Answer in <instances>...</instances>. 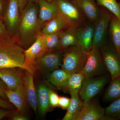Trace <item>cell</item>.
<instances>
[{
	"label": "cell",
	"instance_id": "1",
	"mask_svg": "<svg viewBox=\"0 0 120 120\" xmlns=\"http://www.w3.org/2000/svg\"><path fill=\"white\" fill-rule=\"evenodd\" d=\"M37 4H27L20 13V24L16 38L24 50L36 41L44 23L39 17V7Z\"/></svg>",
	"mask_w": 120,
	"mask_h": 120
},
{
	"label": "cell",
	"instance_id": "2",
	"mask_svg": "<svg viewBox=\"0 0 120 120\" xmlns=\"http://www.w3.org/2000/svg\"><path fill=\"white\" fill-rule=\"evenodd\" d=\"M24 49L16 38L0 39V68H19L24 69Z\"/></svg>",
	"mask_w": 120,
	"mask_h": 120
},
{
	"label": "cell",
	"instance_id": "3",
	"mask_svg": "<svg viewBox=\"0 0 120 120\" xmlns=\"http://www.w3.org/2000/svg\"><path fill=\"white\" fill-rule=\"evenodd\" d=\"M61 68L69 74L82 72L87 60V53L77 45L71 46L63 50Z\"/></svg>",
	"mask_w": 120,
	"mask_h": 120
},
{
	"label": "cell",
	"instance_id": "4",
	"mask_svg": "<svg viewBox=\"0 0 120 120\" xmlns=\"http://www.w3.org/2000/svg\"><path fill=\"white\" fill-rule=\"evenodd\" d=\"M111 79L110 74L92 77H84L79 94L83 104L92 99L103 90Z\"/></svg>",
	"mask_w": 120,
	"mask_h": 120
},
{
	"label": "cell",
	"instance_id": "5",
	"mask_svg": "<svg viewBox=\"0 0 120 120\" xmlns=\"http://www.w3.org/2000/svg\"><path fill=\"white\" fill-rule=\"evenodd\" d=\"M101 13L95 22L92 47L100 49L108 41V30L113 14L107 8L100 6Z\"/></svg>",
	"mask_w": 120,
	"mask_h": 120
},
{
	"label": "cell",
	"instance_id": "6",
	"mask_svg": "<svg viewBox=\"0 0 120 120\" xmlns=\"http://www.w3.org/2000/svg\"><path fill=\"white\" fill-rule=\"evenodd\" d=\"M100 49L92 47L87 53V60L82 73L86 77L103 75L107 73Z\"/></svg>",
	"mask_w": 120,
	"mask_h": 120
},
{
	"label": "cell",
	"instance_id": "7",
	"mask_svg": "<svg viewBox=\"0 0 120 120\" xmlns=\"http://www.w3.org/2000/svg\"><path fill=\"white\" fill-rule=\"evenodd\" d=\"M3 20L11 38L16 37L20 22L19 0H9L6 7Z\"/></svg>",
	"mask_w": 120,
	"mask_h": 120
},
{
	"label": "cell",
	"instance_id": "8",
	"mask_svg": "<svg viewBox=\"0 0 120 120\" xmlns=\"http://www.w3.org/2000/svg\"><path fill=\"white\" fill-rule=\"evenodd\" d=\"M44 38V35H39L34 43L28 49L24 50V69L34 75L37 70L35 62L47 51L45 46Z\"/></svg>",
	"mask_w": 120,
	"mask_h": 120
},
{
	"label": "cell",
	"instance_id": "9",
	"mask_svg": "<svg viewBox=\"0 0 120 120\" xmlns=\"http://www.w3.org/2000/svg\"><path fill=\"white\" fill-rule=\"evenodd\" d=\"M103 62L111 77V80L120 75V58L112 43L109 40L100 48Z\"/></svg>",
	"mask_w": 120,
	"mask_h": 120
},
{
	"label": "cell",
	"instance_id": "10",
	"mask_svg": "<svg viewBox=\"0 0 120 120\" xmlns=\"http://www.w3.org/2000/svg\"><path fill=\"white\" fill-rule=\"evenodd\" d=\"M63 52L57 49L47 50L35 63L36 69L49 74L60 68L62 64Z\"/></svg>",
	"mask_w": 120,
	"mask_h": 120
},
{
	"label": "cell",
	"instance_id": "11",
	"mask_svg": "<svg viewBox=\"0 0 120 120\" xmlns=\"http://www.w3.org/2000/svg\"><path fill=\"white\" fill-rule=\"evenodd\" d=\"M55 0L60 13L67 18L71 25L80 26L88 20L72 0Z\"/></svg>",
	"mask_w": 120,
	"mask_h": 120
},
{
	"label": "cell",
	"instance_id": "12",
	"mask_svg": "<svg viewBox=\"0 0 120 120\" xmlns=\"http://www.w3.org/2000/svg\"><path fill=\"white\" fill-rule=\"evenodd\" d=\"M105 114V109L101 106L98 101L93 98L83 104L73 120H100Z\"/></svg>",
	"mask_w": 120,
	"mask_h": 120
},
{
	"label": "cell",
	"instance_id": "13",
	"mask_svg": "<svg viewBox=\"0 0 120 120\" xmlns=\"http://www.w3.org/2000/svg\"><path fill=\"white\" fill-rule=\"evenodd\" d=\"M94 31V22L87 20L79 27L77 37L79 47L86 53L91 49L92 46Z\"/></svg>",
	"mask_w": 120,
	"mask_h": 120
},
{
	"label": "cell",
	"instance_id": "14",
	"mask_svg": "<svg viewBox=\"0 0 120 120\" xmlns=\"http://www.w3.org/2000/svg\"><path fill=\"white\" fill-rule=\"evenodd\" d=\"M5 94L10 102L16 107L20 113L24 114L27 109V102L23 84H20L13 90L8 88Z\"/></svg>",
	"mask_w": 120,
	"mask_h": 120
},
{
	"label": "cell",
	"instance_id": "15",
	"mask_svg": "<svg viewBox=\"0 0 120 120\" xmlns=\"http://www.w3.org/2000/svg\"><path fill=\"white\" fill-rule=\"evenodd\" d=\"M34 74L26 70L23 77V84L27 104L37 113L38 103L37 90L34 82Z\"/></svg>",
	"mask_w": 120,
	"mask_h": 120
},
{
	"label": "cell",
	"instance_id": "16",
	"mask_svg": "<svg viewBox=\"0 0 120 120\" xmlns=\"http://www.w3.org/2000/svg\"><path fill=\"white\" fill-rule=\"evenodd\" d=\"M50 86L46 83L41 82L39 84L37 90L38 112L40 116H45L52 109L50 106L49 99V92Z\"/></svg>",
	"mask_w": 120,
	"mask_h": 120
},
{
	"label": "cell",
	"instance_id": "17",
	"mask_svg": "<svg viewBox=\"0 0 120 120\" xmlns=\"http://www.w3.org/2000/svg\"><path fill=\"white\" fill-rule=\"evenodd\" d=\"M15 68H0V79L4 82L8 88L13 90L23 83L24 73L18 71Z\"/></svg>",
	"mask_w": 120,
	"mask_h": 120
},
{
	"label": "cell",
	"instance_id": "18",
	"mask_svg": "<svg viewBox=\"0 0 120 120\" xmlns=\"http://www.w3.org/2000/svg\"><path fill=\"white\" fill-rule=\"evenodd\" d=\"M79 8L86 19L94 22L101 13V8L95 0H72Z\"/></svg>",
	"mask_w": 120,
	"mask_h": 120
},
{
	"label": "cell",
	"instance_id": "19",
	"mask_svg": "<svg viewBox=\"0 0 120 120\" xmlns=\"http://www.w3.org/2000/svg\"><path fill=\"white\" fill-rule=\"evenodd\" d=\"M79 27L71 25L60 32L59 45L57 49L63 51L71 46H79L77 37Z\"/></svg>",
	"mask_w": 120,
	"mask_h": 120
},
{
	"label": "cell",
	"instance_id": "20",
	"mask_svg": "<svg viewBox=\"0 0 120 120\" xmlns=\"http://www.w3.org/2000/svg\"><path fill=\"white\" fill-rule=\"evenodd\" d=\"M71 24L62 14L60 13L56 17L48 21L41 30V34L49 35L61 32Z\"/></svg>",
	"mask_w": 120,
	"mask_h": 120
},
{
	"label": "cell",
	"instance_id": "21",
	"mask_svg": "<svg viewBox=\"0 0 120 120\" xmlns=\"http://www.w3.org/2000/svg\"><path fill=\"white\" fill-rule=\"evenodd\" d=\"M38 4L39 17L43 23L49 21L60 13L55 0L51 2L45 0H39Z\"/></svg>",
	"mask_w": 120,
	"mask_h": 120
},
{
	"label": "cell",
	"instance_id": "22",
	"mask_svg": "<svg viewBox=\"0 0 120 120\" xmlns=\"http://www.w3.org/2000/svg\"><path fill=\"white\" fill-rule=\"evenodd\" d=\"M79 91L75 90L69 94L71 95V102L62 120H73L76 115L82 109L83 103L80 97Z\"/></svg>",
	"mask_w": 120,
	"mask_h": 120
},
{
	"label": "cell",
	"instance_id": "23",
	"mask_svg": "<svg viewBox=\"0 0 120 120\" xmlns=\"http://www.w3.org/2000/svg\"><path fill=\"white\" fill-rule=\"evenodd\" d=\"M108 38L119 53L120 52V20L113 14L110 22Z\"/></svg>",
	"mask_w": 120,
	"mask_h": 120
},
{
	"label": "cell",
	"instance_id": "24",
	"mask_svg": "<svg viewBox=\"0 0 120 120\" xmlns=\"http://www.w3.org/2000/svg\"><path fill=\"white\" fill-rule=\"evenodd\" d=\"M120 98V75L111 80L103 96V101L112 102Z\"/></svg>",
	"mask_w": 120,
	"mask_h": 120
},
{
	"label": "cell",
	"instance_id": "25",
	"mask_svg": "<svg viewBox=\"0 0 120 120\" xmlns=\"http://www.w3.org/2000/svg\"><path fill=\"white\" fill-rule=\"evenodd\" d=\"M84 77L82 72L69 74L67 82L60 90L65 93L70 94L73 91L80 90Z\"/></svg>",
	"mask_w": 120,
	"mask_h": 120
},
{
	"label": "cell",
	"instance_id": "26",
	"mask_svg": "<svg viewBox=\"0 0 120 120\" xmlns=\"http://www.w3.org/2000/svg\"><path fill=\"white\" fill-rule=\"evenodd\" d=\"M69 75L62 69H57L49 74L47 81L52 86L60 90L67 82Z\"/></svg>",
	"mask_w": 120,
	"mask_h": 120
},
{
	"label": "cell",
	"instance_id": "27",
	"mask_svg": "<svg viewBox=\"0 0 120 120\" xmlns=\"http://www.w3.org/2000/svg\"><path fill=\"white\" fill-rule=\"evenodd\" d=\"M99 6L104 7L120 20V2L116 0H95Z\"/></svg>",
	"mask_w": 120,
	"mask_h": 120
},
{
	"label": "cell",
	"instance_id": "28",
	"mask_svg": "<svg viewBox=\"0 0 120 120\" xmlns=\"http://www.w3.org/2000/svg\"><path fill=\"white\" fill-rule=\"evenodd\" d=\"M105 115L110 116L115 120L120 119V98L112 102L105 109Z\"/></svg>",
	"mask_w": 120,
	"mask_h": 120
},
{
	"label": "cell",
	"instance_id": "29",
	"mask_svg": "<svg viewBox=\"0 0 120 120\" xmlns=\"http://www.w3.org/2000/svg\"><path fill=\"white\" fill-rule=\"evenodd\" d=\"M60 33L45 35L44 41L47 50L57 49L59 45Z\"/></svg>",
	"mask_w": 120,
	"mask_h": 120
},
{
	"label": "cell",
	"instance_id": "30",
	"mask_svg": "<svg viewBox=\"0 0 120 120\" xmlns=\"http://www.w3.org/2000/svg\"><path fill=\"white\" fill-rule=\"evenodd\" d=\"M59 98L60 97L54 90L52 88L50 89L49 92V99L50 105L52 109L59 107Z\"/></svg>",
	"mask_w": 120,
	"mask_h": 120
},
{
	"label": "cell",
	"instance_id": "31",
	"mask_svg": "<svg viewBox=\"0 0 120 120\" xmlns=\"http://www.w3.org/2000/svg\"><path fill=\"white\" fill-rule=\"evenodd\" d=\"M71 101V98L68 97L61 96L59 98L58 106L63 110L68 109Z\"/></svg>",
	"mask_w": 120,
	"mask_h": 120
},
{
	"label": "cell",
	"instance_id": "32",
	"mask_svg": "<svg viewBox=\"0 0 120 120\" xmlns=\"http://www.w3.org/2000/svg\"><path fill=\"white\" fill-rule=\"evenodd\" d=\"M10 38L2 19H0V39Z\"/></svg>",
	"mask_w": 120,
	"mask_h": 120
},
{
	"label": "cell",
	"instance_id": "33",
	"mask_svg": "<svg viewBox=\"0 0 120 120\" xmlns=\"http://www.w3.org/2000/svg\"><path fill=\"white\" fill-rule=\"evenodd\" d=\"M0 107L5 109L14 110L15 109L14 105L9 101H6L0 97Z\"/></svg>",
	"mask_w": 120,
	"mask_h": 120
},
{
	"label": "cell",
	"instance_id": "34",
	"mask_svg": "<svg viewBox=\"0 0 120 120\" xmlns=\"http://www.w3.org/2000/svg\"><path fill=\"white\" fill-rule=\"evenodd\" d=\"M17 109L12 110H5L0 109V120L5 117H9L14 114L18 112Z\"/></svg>",
	"mask_w": 120,
	"mask_h": 120
},
{
	"label": "cell",
	"instance_id": "35",
	"mask_svg": "<svg viewBox=\"0 0 120 120\" xmlns=\"http://www.w3.org/2000/svg\"><path fill=\"white\" fill-rule=\"evenodd\" d=\"M8 88V86L6 84L0 79V97L7 101H8V99L5 94V91Z\"/></svg>",
	"mask_w": 120,
	"mask_h": 120
},
{
	"label": "cell",
	"instance_id": "36",
	"mask_svg": "<svg viewBox=\"0 0 120 120\" xmlns=\"http://www.w3.org/2000/svg\"><path fill=\"white\" fill-rule=\"evenodd\" d=\"M9 118L11 120H29L28 117L24 116V114H22L18 112L14 114Z\"/></svg>",
	"mask_w": 120,
	"mask_h": 120
},
{
	"label": "cell",
	"instance_id": "37",
	"mask_svg": "<svg viewBox=\"0 0 120 120\" xmlns=\"http://www.w3.org/2000/svg\"><path fill=\"white\" fill-rule=\"evenodd\" d=\"M6 7L2 0H0V19H3Z\"/></svg>",
	"mask_w": 120,
	"mask_h": 120
},
{
	"label": "cell",
	"instance_id": "38",
	"mask_svg": "<svg viewBox=\"0 0 120 120\" xmlns=\"http://www.w3.org/2000/svg\"><path fill=\"white\" fill-rule=\"evenodd\" d=\"M20 13L27 4V0H19Z\"/></svg>",
	"mask_w": 120,
	"mask_h": 120
},
{
	"label": "cell",
	"instance_id": "39",
	"mask_svg": "<svg viewBox=\"0 0 120 120\" xmlns=\"http://www.w3.org/2000/svg\"><path fill=\"white\" fill-rule=\"evenodd\" d=\"M100 120H115V119L110 116L105 115L101 118Z\"/></svg>",
	"mask_w": 120,
	"mask_h": 120
},
{
	"label": "cell",
	"instance_id": "40",
	"mask_svg": "<svg viewBox=\"0 0 120 120\" xmlns=\"http://www.w3.org/2000/svg\"><path fill=\"white\" fill-rule=\"evenodd\" d=\"M28 4H36L38 3L39 0H27Z\"/></svg>",
	"mask_w": 120,
	"mask_h": 120
},
{
	"label": "cell",
	"instance_id": "41",
	"mask_svg": "<svg viewBox=\"0 0 120 120\" xmlns=\"http://www.w3.org/2000/svg\"><path fill=\"white\" fill-rule=\"evenodd\" d=\"M45 0L49 2H51L53 0Z\"/></svg>",
	"mask_w": 120,
	"mask_h": 120
},
{
	"label": "cell",
	"instance_id": "42",
	"mask_svg": "<svg viewBox=\"0 0 120 120\" xmlns=\"http://www.w3.org/2000/svg\"><path fill=\"white\" fill-rule=\"evenodd\" d=\"M118 54V55H119V57H120V52Z\"/></svg>",
	"mask_w": 120,
	"mask_h": 120
}]
</instances>
